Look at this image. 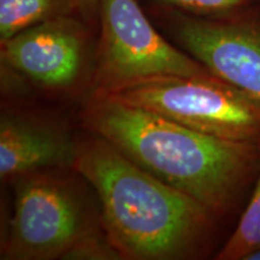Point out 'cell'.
Wrapping results in <instances>:
<instances>
[{
	"label": "cell",
	"mask_w": 260,
	"mask_h": 260,
	"mask_svg": "<svg viewBox=\"0 0 260 260\" xmlns=\"http://www.w3.org/2000/svg\"><path fill=\"white\" fill-rule=\"evenodd\" d=\"M245 260H260V248L256 249L254 252H252Z\"/></svg>",
	"instance_id": "14"
},
{
	"label": "cell",
	"mask_w": 260,
	"mask_h": 260,
	"mask_svg": "<svg viewBox=\"0 0 260 260\" xmlns=\"http://www.w3.org/2000/svg\"><path fill=\"white\" fill-rule=\"evenodd\" d=\"M77 146L61 132L41 123L3 116L0 123V176L17 180L51 168L73 167Z\"/></svg>",
	"instance_id": "8"
},
{
	"label": "cell",
	"mask_w": 260,
	"mask_h": 260,
	"mask_svg": "<svg viewBox=\"0 0 260 260\" xmlns=\"http://www.w3.org/2000/svg\"><path fill=\"white\" fill-rule=\"evenodd\" d=\"M73 168L95 189L103 228L123 259L194 258L207 245L216 216L100 136L77 146Z\"/></svg>",
	"instance_id": "2"
},
{
	"label": "cell",
	"mask_w": 260,
	"mask_h": 260,
	"mask_svg": "<svg viewBox=\"0 0 260 260\" xmlns=\"http://www.w3.org/2000/svg\"><path fill=\"white\" fill-rule=\"evenodd\" d=\"M2 63L47 88L79 80L86 58V34L79 22L58 16L2 41Z\"/></svg>",
	"instance_id": "7"
},
{
	"label": "cell",
	"mask_w": 260,
	"mask_h": 260,
	"mask_svg": "<svg viewBox=\"0 0 260 260\" xmlns=\"http://www.w3.org/2000/svg\"><path fill=\"white\" fill-rule=\"evenodd\" d=\"M165 8V24L178 46L260 103V19L236 12L201 17Z\"/></svg>",
	"instance_id": "6"
},
{
	"label": "cell",
	"mask_w": 260,
	"mask_h": 260,
	"mask_svg": "<svg viewBox=\"0 0 260 260\" xmlns=\"http://www.w3.org/2000/svg\"><path fill=\"white\" fill-rule=\"evenodd\" d=\"M96 229L69 183L35 172L17 178L15 210L2 259H61L80 237Z\"/></svg>",
	"instance_id": "5"
},
{
	"label": "cell",
	"mask_w": 260,
	"mask_h": 260,
	"mask_svg": "<svg viewBox=\"0 0 260 260\" xmlns=\"http://www.w3.org/2000/svg\"><path fill=\"white\" fill-rule=\"evenodd\" d=\"M64 260H119L121 253L112 245L109 237L98 229L80 237L61 256Z\"/></svg>",
	"instance_id": "11"
},
{
	"label": "cell",
	"mask_w": 260,
	"mask_h": 260,
	"mask_svg": "<svg viewBox=\"0 0 260 260\" xmlns=\"http://www.w3.org/2000/svg\"><path fill=\"white\" fill-rule=\"evenodd\" d=\"M162 6L201 17H220L235 14L251 0H151Z\"/></svg>",
	"instance_id": "12"
},
{
	"label": "cell",
	"mask_w": 260,
	"mask_h": 260,
	"mask_svg": "<svg viewBox=\"0 0 260 260\" xmlns=\"http://www.w3.org/2000/svg\"><path fill=\"white\" fill-rule=\"evenodd\" d=\"M260 248V165L255 187L241 218L222 247L216 258L218 260H245L252 252Z\"/></svg>",
	"instance_id": "10"
},
{
	"label": "cell",
	"mask_w": 260,
	"mask_h": 260,
	"mask_svg": "<svg viewBox=\"0 0 260 260\" xmlns=\"http://www.w3.org/2000/svg\"><path fill=\"white\" fill-rule=\"evenodd\" d=\"M71 9L89 18L99 11V0H70Z\"/></svg>",
	"instance_id": "13"
},
{
	"label": "cell",
	"mask_w": 260,
	"mask_h": 260,
	"mask_svg": "<svg viewBox=\"0 0 260 260\" xmlns=\"http://www.w3.org/2000/svg\"><path fill=\"white\" fill-rule=\"evenodd\" d=\"M69 10H73L70 0H0V40L63 16Z\"/></svg>",
	"instance_id": "9"
},
{
	"label": "cell",
	"mask_w": 260,
	"mask_h": 260,
	"mask_svg": "<svg viewBox=\"0 0 260 260\" xmlns=\"http://www.w3.org/2000/svg\"><path fill=\"white\" fill-rule=\"evenodd\" d=\"M99 14L102 37L94 92H110L158 76L212 74L159 34L138 0H99Z\"/></svg>",
	"instance_id": "4"
},
{
	"label": "cell",
	"mask_w": 260,
	"mask_h": 260,
	"mask_svg": "<svg viewBox=\"0 0 260 260\" xmlns=\"http://www.w3.org/2000/svg\"><path fill=\"white\" fill-rule=\"evenodd\" d=\"M102 94L203 134L260 145V103L213 74L152 77Z\"/></svg>",
	"instance_id": "3"
},
{
	"label": "cell",
	"mask_w": 260,
	"mask_h": 260,
	"mask_svg": "<svg viewBox=\"0 0 260 260\" xmlns=\"http://www.w3.org/2000/svg\"><path fill=\"white\" fill-rule=\"evenodd\" d=\"M82 116L93 135L216 217L232 211L258 175L259 144L203 134L95 92Z\"/></svg>",
	"instance_id": "1"
}]
</instances>
